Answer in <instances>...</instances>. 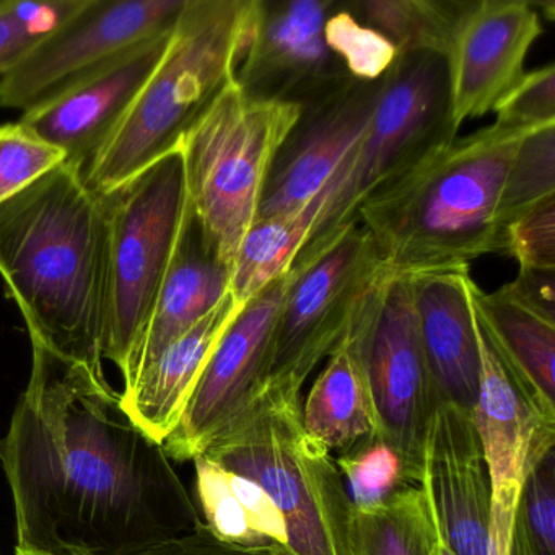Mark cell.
Segmentation results:
<instances>
[{
	"label": "cell",
	"mask_w": 555,
	"mask_h": 555,
	"mask_svg": "<svg viewBox=\"0 0 555 555\" xmlns=\"http://www.w3.org/2000/svg\"><path fill=\"white\" fill-rule=\"evenodd\" d=\"M171 461L105 372L31 347L27 388L0 437L17 551L141 555L194 531L204 521Z\"/></svg>",
	"instance_id": "6da1fadb"
},
{
	"label": "cell",
	"mask_w": 555,
	"mask_h": 555,
	"mask_svg": "<svg viewBox=\"0 0 555 555\" xmlns=\"http://www.w3.org/2000/svg\"><path fill=\"white\" fill-rule=\"evenodd\" d=\"M0 278L31 347L105 372L108 217L82 168L63 162L0 204Z\"/></svg>",
	"instance_id": "7a4b0ae2"
},
{
	"label": "cell",
	"mask_w": 555,
	"mask_h": 555,
	"mask_svg": "<svg viewBox=\"0 0 555 555\" xmlns=\"http://www.w3.org/2000/svg\"><path fill=\"white\" fill-rule=\"evenodd\" d=\"M525 129H479L415 162L373 191L357 212L389 278L467 271L499 255V207Z\"/></svg>",
	"instance_id": "3957f363"
},
{
	"label": "cell",
	"mask_w": 555,
	"mask_h": 555,
	"mask_svg": "<svg viewBox=\"0 0 555 555\" xmlns=\"http://www.w3.org/2000/svg\"><path fill=\"white\" fill-rule=\"evenodd\" d=\"M261 0H186L170 43L121 125L87 168L105 196L180 149L236 77Z\"/></svg>",
	"instance_id": "277c9868"
},
{
	"label": "cell",
	"mask_w": 555,
	"mask_h": 555,
	"mask_svg": "<svg viewBox=\"0 0 555 555\" xmlns=\"http://www.w3.org/2000/svg\"><path fill=\"white\" fill-rule=\"evenodd\" d=\"M203 454L268 493L295 555H356L343 477L331 451L305 430L300 399L261 389Z\"/></svg>",
	"instance_id": "5b68a950"
},
{
	"label": "cell",
	"mask_w": 555,
	"mask_h": 555,
	"mask_svg": "<svg viewBox=\"0 0 555 555\" xmlns=\"http://www.w3.org/2000/svg\"><path fill=\"white\" fill-rule=\"evenodd\" d=\"M300 115L297 103L246 95L235 79L181 142L188 203L230 271L255 225L272 162Z\"/></svg>",
	"instance_id": "8992f818"
},
{
	"label": "cell",
	"mask_w": 555,
	"mask_h": 555,
	"mask_svg": "<svg viewBox=\"0 0 555 555\" xmlns=\"http://www.w3.org/2000/svg\"><path fill=\"white\" fill-rule=\"evenodd\" d=\"M454 138L444 57L402 54L383 80L365 132L327 184L313 232L292 269L310 264L357 225L359 207L373 191Z\"/></svg>",
	"instance_id": "52a82bcc"
},
{
	"label": "cell",
	"mask_w": 555,
	"mask_h": 555,
	"mask_svg": "<svg viewBox=\"0 0 555 555\" xmlns=\"http://www.w3.org/2000/svg\"><path fill=\"white\" fill-rule=\"evenodd\" d=\"M102 199L108 217L103 359L128 382L186 214L180 149Z\"/></svg>",
	"instance_id": "ba28073f"
},
{
	"label": "cell",
	"mask_w": 555,
	"mask_h": 555,
	"mask_svg": "<svg viewBox=\"0 0 555 555\" xmlns=\"http://www.w3.org/2000/svg\"><path fill=\"white\" fill-rule=\"evenodd\" d=\"M291 274L262 389L300 399L308 376L339 346L373 292L391 278L359 223Z\"/></svg>",
	"instance_id": "9c48e42d"
},
{
	"label": "cell",
	"mask_w": 555,
	"mask_h": 555,
	"mask_svg": "<svg viewBox=\"0 0 555 555\" xmlns=\"http://www.w3.org/2000/svg\"><path fill=\"white\" fill-rule=\"evenodd\" d=\"M356 326L378 417V437L398 451L405 477L418 486L425 434L441 396L422 347L411 279L392 278L379 285Z\"/></svg>",
	"instance_id": "30bf717a"
},
{
	"label": "cell",
	"mask_w": 555,
	"mask_h": 555,
	"mask_svg": "<svg viewBox=\"0 0 555 555\" xmlns=\"http://www.w3.org/2000/svg\"><path fill=\"white\" fill-rule=\"evenodd\" d=\"M186 0H87L86 5L0 77V108L30 112L126 51L170 30Z\"/></svg>",
	"instance_id": "8fae6325"
},
{
	"label": "cell",
	"mask_w": 555,
	"mask_h": 555,
	"mask_svg": "<svg viewBox=\"0 0 555 555\" xmlns=\"http://www.w3.org/2000/svg\"><path fill=\"white\" fill-rule=\"evenodd\" d=\"M288 272L245 304L204 366L190 401L164 443L175 461H193L259 395L271 362Z\"/></svg>",
	"instance_id": "7c38bea8"
},
{
	"label": "cell",
	"mask_w": 555,
	"mask_h": 555,
	"mask_svg": "<svg viewBox=\"0 0 555 555\" xmlns=\"http://www.w3.org/2000/svg\"><path fill=\"white\" fill-rule=\"evenodd\" d=\"M383 80L362 82L349 76L301 106L272 162L256 222L292 216L317 199L365 132Z\"/></svg>",
	"instance_id": "4fadbf2b"
},
{
	"label": "cell",
	"mask_w": 555,
	"mask_h": 555,
	"mask_svg": "<svg viewBox=\"0 0 555 555\" xmlns=\"http://www.w3.org/2000/svg\"><path fill=\"white\" fill-rule=\"evenodd\" d=\"M474 320L480 370L473 421L489 466L492 503L518 505L526 476L554 450L555 401L526 382L493 346L476 313Z\"/></svg>",
	"instance_id": "5bb4252c"
},
{
	"label": "cell",
	"mask_w": 555,
	"mask_h": 555,
	"mask_svg": "<svg viewBox=\"0 0 555 555\" xmlns=\"http://www.w3.org/2000/svg\"><path fill=\"white\" fill-rule=\"evenodd\" d=\"M541 34L539 12L529 2L467 0L444 56L450 118L456 131L467 119L493 112L518 83Z\"/></svg>",
	"instance_id": "9a60e30c"
},
{
	"label": "cell",
	"mask_w": 555,
	"mask_h": 555,
	"mask_svg": "<svg viewBox=\"0 0 555 555\" xmlns=\"http://www.w3.org/2000/svg\"><path fill=\"white\" fill-rule=\"evenodd\" d=\"M331 0H261L236 82L256 100L304 106L349 77L324 40Z\"/></svg>",
	"instance_id": "2e32d148"
},
{
	"label": "cell",
	"mask_w": 555,
	"mask_h": 555,
	"mask_svg": "<svg viewBox=\"0 0 555 555\" xmlns=\"http://www.w3.org/2000/svg\"><path fill=\"white\" fill-rule=\"evenodd\" d=\"M438 535L456 555H489L492 480L473 414L438 399L422 448L418 482Z\"/></svg>",
	"instance_id": "e0dca14e"
},
{
	"label": "cell",
	"mask_w": 555,
	"mask_h": 555,
	"mask_svg": "<svg viewBox=\"0 0 555 555\" xmlns=\"http://www.w3.org/2000/svg\"><path fill=\"white\" fill-rule=\"evenodd\" d=\"M171 30L135 44L56 99L25 112L22 125L86 173L164 57Z\"/></svg>",
	"instance_id": "ac0fdd59"
},
{
	"label": "cell",
	"mask_w": 555,
	"mask_h": 555,
	"mask_svg": "<svg viewBox=\"0 0 555 555\" xmlns=\"http://www.w3.org/2000/svg\"><path fill=\"white\" fill-rule=\"evenodd\" d=\"M411 279L415 317L428 369L441 398L473 414L479 392V346L467 271Z\"/></svg>",
	"instance_id": "d6986e66"
},
{
	"label": "cell",
	"mask_w": 555,
	"mask_h": 555,
	"mask_svg": "<svg viewBox=\"0 0 555 555\" xmlns=\"http://www.w3.org/2000/svg\"><path fill=\"white\" fill-rule=\"evenodd\" d=\"M230 279L232 271L210 248L188 203L170 266L125 389L132 386L162 350L225 300Z\"/></svg>",
	"instance_id": "ffe728a7"
},
{
	"label": "cell",
	"mask_w": 555,
	"mask_h": 555,
	"mask_svg": "<svg viewBox=\"0 0 555 555\" xmlns=\"http://www.w3.org/2000/svg\"><path fill=\"white\" fill-rule=\"evenodd\" d=\"M243 307L232 294L227 295L216 310L162 350L132 386L122 389V409L149 438L164 444L180 424L204 366Z\"/></svg>",
	"instance_id": "44dd1931"
},
{
	"label": "cell",
	"mask_w": 555,
	"mask_h": 555,
	"mask_svg": "<svg viewBox=\"0 0 555 555\" xmlns=\"http://www.w3.org/2000/svg\"><path fill=\"white\" fill-rule=\"evenodd\" d=\"M301 421L307 434L331 453H346L378 437V417L356 323L327 357L326 366L311 386Z\"/></svg>",
	"instance_id": "7402d4cb"
},
{
	"label": "cell",
	"mask_w": 555,
	"mask_h": 555,
	"mask_svg": "<svg viewBox=\"0 0 555 555\" xmlns=\"http://www.w3.org/2000/svg\"><path fill=\"white\" fill-rule=\"evenodd\" d=\"M193 463L203 521L217 538L240 545L288 547L284 516L258 483L204 454Z\"/></svg>",
	"instance_id": "603a6c76"
},
{
	"label": "cell",
	"mask_w": 555,
	"mask_h": 555,
	"mask_svg": "<svg viewBox=\"0 0 555 555\" xmlns=\"http://www.w3.org/2000/svg\"><path fill=\"white\" fill-rule=\"evenodd\" d=\"M469 298L482 330L503 359L535 389L555 401V320L508 294H487L470 279Z\"/></svg>",
	"instance_id": "cb8c5ba5"
},
{
	"label": "cell",
	"mask_w": 555,
	"mask_h": 555,
	"mask_svg": "<svg viewBox=\"0 0 555 555\" xmlns=\"http://www.w3.org/2000/svg\"><path fill=\"white\" fill-rule=\"evenodd\" d=\"M324 199L323 190L300 212L261 220L248 230L236 253L230 279V294L240 305L248 304L292 271L313 232Z\"/></svg>",
	"instance_id": "d4e9b609"
},
{
	"label": "cell",
	"mask_w": 555,
	"mask_h": 555,
	"mask_svg": "<svg viewBox=\"0 0 555 555\" xmlns=\"http://www.w3.org/2000/svg\"><path fill=\"white\" fill-rule=\"evenodd\" d=\"M467 0H365L347 11L366 27L385 35L402 54L447 56Z\"/></svg>",
	"instance_id": "484cf974"
},
{
	"label": "cell",
	"mask_w": 555,
	"mask_h": 555,
	"mask_svg": "<svg viewBox=\"0 0 555 555\" xmlns=\"http://www.w3.org/2000/svg\"><path fill=\"white\" fill-rule=\"evenodd\" d=\"M353 538L356 555H437V528L414 483L369 512H353Z\"/></svg>",
	"instance_id": "4316f807"
},
{
	"label": "cell",
	"mask_w": 555,
	"mask_h": 555,
	"mask_svg": "<svg viewBox=\"0 0 555 555\" xmlns=\"http://www.w3.org/2000/svg\"><path fill=\"white\" fill-rule=\"evenodd\" d=\"M548 197H555V125L529 131L513 154L500 197L502 232Z\"/></svg>",
	"instance_id": "83f0119b"
},
{
	"label": "cell",
	"mask_w": 555,
	"mask_h": 555,
	"mask_svg": "<svg viewBox=\"0 0 555 555\" xmlns=\"http://www.w3.org/2000/svg\"><path fill=\"white\" fill-rule=\"evenodd\" d=\"M334 461L353 512H369L411 483L398 451L379 437L362 441Z\"/></svg>",
	"instance_id": "f1b7e54d"
},
{
	"label": "cell",
	"mask_w": 555,
	"mask_h": 555,
	"mask_svg": "<svg viewBox=\"0 0 555 555\" xmlns=\"http://www.w3.org/2000/svg\"><path fill=\"white\" fill-rule=\"evenodd\" d=\"M87 0L0 2V77L11 73L44 38L63 27Z\"/></svg>",
	"instance_id": "f546056e"
},
{
	"label": "cell",
	"mask_w": 555,
	"mask_h": 555,
	"mask_svg": "<svg viewBox=\"0 0 555 555\" xmlns=\"http://www.w3.org/2000/svg\"><path fill=\"white\" fill-rule=\"evenodd\" d=\"M324 40L331 53L352 79L376 82L392 69L399 51L385 35L337 5L324 25Z\"/></svg>",
	"instance_id": "4dcf8cb0"
},
{
	"label": "cell",
	"mask_w": 555,
	"mask_h": 555,
	"mask_svg": "<svg viewBox=\"0 0 555 555\" xmlns=\"http://www.w3.org/2000/svg\"><path fill=\"white\" fill-rule=\"evenodd\" d=\"M66 162L60 149L38 138L21 121L0 126V204Z\"/></svg>",
	"instance_id": "1f68e13d"
},
{
	"label": "cell",
	"mask_w": 555,
	"mask_h": 555,
	"mask_svg": "<svg viewBox=\"0 0 555 555\" xmlns=\"http://www.w3.org/2000/svg\"><path fill=\"white\" fill-rule=\"evenodd\" d=\"M499 255L519 269L555 271V197L542 201L503 229Z\"/></svg>",
	"instance_id": "d6a6232c"
},
{
	"label": "cell",
	"mask_w": 555,
	"mask_h": 555,
	"mask_svg": "<svg viewBox=\"0 0 555 555\" xmlns=\"http://www.w3.org/2000/svg\"><path fill=\"white\" fill-rule=\"evenodd\" d=\"M496 125L506 128L532 129L555 125L554 64L525 73L515 87L493 109Z\"/></svg>",
	"instance_id": "836d02e7"
},
{
	"label": "cell",
	"mask_w": 555,
	"mask_h": 555,
	"mask_svg": "<svg viewBox=\"0 0 555 555\" xmlns=\"http://www.w3.org/2000/svg\"><path fill=\"white\" fill-rule=\"evenodd\" d=\"M518 512L538 555H555V457L554 450L526 476Z\"/></svg>",
	"instance_id": "e575fe53"
},
{
	"label": "cell",
	"mask_w": 555,
	"mask_h": 555,
	"mask_svg": "<svg viewBox=\"0 0 555 555\" xmlns=\"http://www.w3.org/2000/svg\"><path fill=\"white\" fill-rule=\"evenodd\" d=\"M141 555H295L287 545H240L217 538L206 525L142 552Z\"/></svg>",
	"instance_id": "d590c367"
},
{
	"label": "cell",
	"mask_w": 555,
	"mask_h": 555,
	"mask_svg": "<svg viewBox=\"0 0 555 555\" xmlns=\"http://www.w3.org/2000/svg\"><path fill=\"white\" fill-rule=\"evenodd\" d=\"M503 287L526 307L555 320V271L519 269L518 278Z\"/></svg>",
	"instance_id": "8d00e7d4"
},
{
	"label": "cell",
	"mask_w": 555,
	"mask_h": 555,
	"mask_svg": "<svg viewBox=\"0 0 555 555\" xmlns=\"http://www.w3.org/2000/svg\"><path fill=\"white\" fill-rule=\"evenodd\" d=\"M509 555H538L519 512H516L515 525H513Z\"/></svg>",
	"instance_id": "74e56055"
},
{
	"label": "cell",
	"mask_w": 555,
	"mask_h": 555,
	"mask_svg": "<svg viewBox=\"0 0 555 555\" xmlns=\"http://www.w3.org/2000/svg\"><path fill=\"white\" fill-rule=\"evenodd\" d=\"M435 554L437 555H456L453 551H451L450 545L443 541V539L438 535L437 532V542H435Z\"/></svg>",
	"instance_id": "f35d334b"
},
{
	"label": "cell",
	"mask_w": 555,
	"mask_h": 555,
	"mask_svg": "<svg viewBox=\"0 0 555 555\" xmlns=\"http://www.w3.org/2000/svg\"><path fill=\"white\" fill-rule=\"evenodd\" d=\"M15 555H41V554H31V552L17 551V548H15Z\"/></svg>",
	"instance_id": "ab89813d"
}]
</instances>
